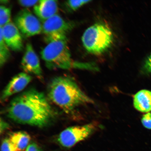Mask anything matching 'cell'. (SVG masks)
Wrapping results in <instances>:
<instances>
[{"label":"cell","instance_id":"cell-9","mask_svg":"<svg viewBox=\"0 0 151 151\" xmlns=\"http://www.w3.org/2000/svg\"><path fill=\"white\" fill-rule=\"evenodd\" d=\"M5 42L9 49L16 52L21 51L24 48L22 37L18 28L11 22L0 27Z\"/></svg>","mask_w":151,"mask_h":151},{"label":"cell","instance_id":"cell-4","mask_svg":"<svg viewBox=\"0 0 151 151\" xmlns=\"http://www.w3.org/2000/svg\"><path fill=\"white\" fill-rule=\"evenodd\" d=\"M82 41L90 53L99 55L110 48L113 42L112 30L104 22H98L87 28L83 34Z\"/></svg>","mask_w":151,"mask_h":151},{"label":"cell","instance_id":"cell-6","mask_svg":"<svg viewBox=\"0 0 151 151\" xmlns=\"http://www.w3.org/2000/svg\"><path fill=\"white\" fill-rule=\"evenodd\" d=\"M95 129V125L93 124L69 127L60 133L58 140L62 146L71 148L87 138Z\"/></svg>","mask_w":151,"mask_h":151},{"label":"cell","instance_id":"cell-20","mask_svg":"<svg viewBox=\"0 0 151 151\" xmlns=\"http://www.w3.org/2000/svg\"><path fill=\"white\" fill-rule=\"evenodd\" d=\"M143 69L145 73H151V53L145 61Z\"/></svg>","mask_w":151,"mask_h":151},{"label":"cell","instance_id":"cell-7","mask_svg":"<svg viewBox=\"0 0 151 151\" xmlns=\"http://www.w3.org/2000/svg\"><path fill=\"white\" fill-rule=\"evenodd\" d=\"M14 23L24 37L39 35L42 32V24L39 19L27 9L20 11L15 16Z\"/></svg>","mask_w":151,"mask_h":151},{"label":"cell","instance_id":"cell-10","mask_svg":"<svg viewBox=\"0 0 151 151\" xmlns=\"http://www.w3.org/2000/svg\"><path fill=\"white\" fill-rule=\"evenodd\" d=\"M32 76L25 73H18L11 79L1 94V101H4L11 96L22 91L32 80Z\"/></svg>","mask_w":151,"mask_h":151},{"label":"cell","instance_id":"cell-17","mask_svg":"<svg viewBox=\"0 0 151 151\" xmlns=\"http://www.w3.org/2000/svg\"><path fill=\"white\" fill-rule=\"evenodd\" d=\"M90 1H67V4L72 10L76 11L85 4H86Z\"/></svg>","mask_w":151,"mask_h":151},{"label":"cell","instance_id":"cell-18","mask_svg":"<svg viewBox=\"0 0 151 151\" xmlns=\"http://www.w3.org/2000/svg\"><path fill=\"white\" fill-rule=\"evenodd\" d=\"M141 122L145 128L151 129V113H148L143 115L141 119Z\"/></svg>","mask_w":151,"mask_h":151},{"label":"cell","instance_id":"cell-21","mask_svg":"<svg viewBox=\"0 0 151 151\" xmlns=\"http://www.w3.org/2000/svg\"><path fill=\"white\" fill-rule=\"evenodd\" d=\"M25 151H41V150L37 144L32 143L28 145Z\"/></svg>","mask_w":151,"mask_h":151},{"label":"cell","instance_id":"cell-5","mask_svg":"<svg viewBox=\"0 0 151 151\" xmlns=\"http://www.w3.org/2000/svg\"><path fill=\"white\" fill-rule=\"evenodd\" d=\"M73 26V23L56 14L43 22L42 32L47 43L55 40L67 38Z\"/></svg>","mask_w":151,"mask_h":151},{"label":"cell","instance_id":"cell-19","mask_svg":"<svg viewBox=\"0 0 151 151\" xmlns=\"http://www.w3.org/2000/svg\"><path fill=\"white\" fill-rule=\"evenodd\" d=\"M39 1H24L20 0L18 1V3L22 6L25 7L35 6L39 3Z\"/></svg>","mask_w":151,"mask_h":151},{"label":"cell","instance_id":"cell-12","mask_svg":"<svg viewBox=\"0 0 151 151\" xmlns=\"http://www.w3.org/2000/svg\"><path fill=\"white\" fill-rule=\"evenodd\" d=\"M134 107L142 112H148L151 111V91L142 90L137 92L134 96Z\"/></svg>","mask_w":151,"mask_h":151},{"label":"cell","instance_id":"cell-8","mask_svg":"<svg viewBox=\"0 0 151 151\" xmlns=\"http://www.w3.org/2000/svg\"><path fill=\"white\" fill-rule=\"evenodd\" d=\"M21 67L24 73L42 77V70L38 57L31 43L26 45L25 51L21 62Z\"/></svg>","mask_w":151,"mask_h":151},{"label":"cell","instance_id":"cell-13","mask_svg":"<svg viewBox=\"0 0 151 151\" xmlns=\"http://www.w3.org/2000/svg\"><path fill=\"white\" fill-rule=\"evenodd\" d=\"M9 138L19 151L27 148L31 137L25 132L19 131L11 133Z\"/></svg>","mask_w":151,"mask_h":151},{"label":"cell","instance_id":"cell-11","mask_svg":"<svg viewBox=\"0 0 151 151\" xmlns=\"http://www.w3.org/2000/svg\"><path fill=\"white\" fill-rule=\"evenodd\" d=\"M58 1L54 0H41L34 7V12L43 22L57 14Z\"/></svg>","mask_w":151,"mask_h":151},{"label":"cell","instance_id":"cell-15","mask_svg":"<svg viewBox=\"0 0 151 151\" xmlns=\"http://www.w3.org/2000/svg\"><path fill=\"white\" fill-rule=\"evenodd\" d=\"M11 9L1 5L0 7V26L3 27L11 22Z\"/></svg>","mask_w":151,"mask_h":151},{"label":"cell","instance_id":"cell-22","mask_svg":"<svg viewBox=\"0 0 151 151\" xmlns=\"http://www.w3.org/2000/svg\"><path fill=\"white\" fill-rule=\"evenodd\" d=\"M9 127V124L3 120L1 118V128H0L1 133L4 132L5 130L8 129Z\"/></svg>","mask_w":151,"mask_h":151},{"label":"cell","instance_id":"cell-3","mask_svg":"<svg viewBox=\"0 0 151 151\" xmlns=\"http://www.w3.org/2000/svg\"><path fill=\"white\" fill-rule=\"evenodd\" d=\"M41 58L50 69L69 70L74 68L68 39L55 40L47 43L41 52Z\"/></svg>","mask_w":151,"mask_h":151},{"label":"cell","instance_id":"cell-2","mask_svg":"<svg viewBox=\"0 0 151 151\" xmlns=\"http://www.w3.org/2000/svg\"><path fill=\"white\" fill-rule=\"evenodd\" d=\"M49 99L67 114L73 113L81 105L92 103L93 101L85 94L72 77H56L48 88Z\"/></svg>","mask_w":151,"mask_h":151},{"label":"cell","instance_id":"cell-1","mask_svg":"<svg viewBox=\"0 0 151 151\" xmlns=\"http://www.w3.org/2000/svg\"><path fill=\"white\" fill-rule=\"evenodd\" d=\"M45 94L31 88L12 100L7 109V116L19 124L43 128L53 120L55 112Z\"/></svg>","mask_w":151,"mask_h":151},{"label":"cell","instance_id":"cell-14","mask_svg":"<svg viewBox=\"0 0 151 151\" xmlns=\"http://www.w3.org/2000/svg\"><path fill=\"white\" fill-rule=\"evenodd\" d=\"M9 49L4 40L2 32L0 29V66L1 67L5 65L10 56Z\"/></svg>","mask_w":151,"mask_h":151},{"label":"cell","instance_id":"cell-16","mask_svg":"<svg viewBox=\"0 0 151 151\" xmlns=\"http://www.w3.org/2000/svg\"><path fill=\"white\" fill-rule=\"evenodd\" d=\"M1 151H19L13 144L10 139L7 138L3 139L1 146Z\"/></svg>","mask_w":151,"mask_h":151}]
</instances>
